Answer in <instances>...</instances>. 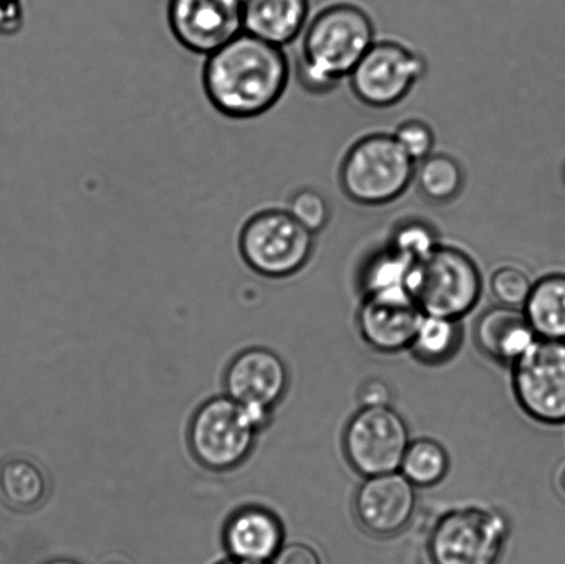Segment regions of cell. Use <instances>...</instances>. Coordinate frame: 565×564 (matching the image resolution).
I'll return each mask as SVG.
<instances>
[{
	"instance_id": "9c48e42d",
	"label": "cell",
	"mask_w": 565,
	"mask_h": 564,
	"mask_svg": "<svg viewBox=\"0 0 565 564\" xmlns=\"http://www.w3.org/2000/svg\"><path fill=\"white\" fill-rule=\"evenodd\" d=\"M406 422L391 406L362 407L343 433V451L364 478L396 472L409 445Z\"/></svg>"
},
{
	"instance_id": "8992f818",
	"label": "cell",
	"mask_w": 565,
	"mask_h": 564,
	"mask_svg": "<svg viewBox=\"0 0 565 564\" xmlns=\"http://www.w3.org/2000/svg\"><path fill=\"white\" fill-rule=\"evenodd\" d=\"M241 256L254 273L270 279L296 275L313 253V234L287 210L267 209L246 220L237 240Z\"/></svg>"
},
{
	"instance_id": "5bb4252c",
	"label": "cell",
	"mask_w": 565,
	"mask_h": 564,
	"mask_svg": "<svg viewBox=\"0 0 565 564\" xmlns=\"http://www.w3.org/2000/svg\"><path fill=\"white\" fill-rule=\"evenodd\" d=\"M424 312L408 291L365 296L358 315L360 333L382 353L409 350Z\"/></svg>"
},
{
	"instance_id": "e0dca14e",
	"label": "cell",
	"mask_w": 565,
	"mask_h": 564,
	"mask_svg": "<svg viewBox=\"0 0 565 564\" xmlns=\"http://www.w3.org/2000/svg\"><path fill=\"white\" fill-rule=\"evenodd\" d=\"M308 0H243V31L285 47L302 32Z\"/></svg>"
},
{
	"instance_id": "3957f363",
	"label": "cell",
	"mask_w": 565,
	"mask_h": 564,
	"mask_svg": "<svg viewBox=\"0 0 565 564\" xmlns=\"http://www.w3.org/2000/svg\"><path fill=\"white\" fill-rule=\"evenodd\" d=\"M483 279L459 248L437 245L413 264L407 291L425 315L461 320L479 302Z\"/></svg>"
},
{
	"instance_id": "4316f807",
	"label": "cell",
	"mask_w": 565,
	"mask_h": 564,
	"mask_svg": "<svg viewBox=\"0 0 565 564\" xmlns=\"http://www.w3.org/2000/svg\"><path fill=\"white\" fill-rule=\"evenodd\" d=\"M398 146L415 163L428 158L435 146L434 130L423 120H407L397 127L395 135Z\"/></svg>"
},
{
	"instance_id": "5b68a950",
	"label": "cell",
	"mask_w": 565,
	"mask_h": 564,
	"mask_svg": "<svg viewBox=\"0 0 565 564\" xmlns=\"http://www.w3.org/2000/svg\"><path fill=\"white\" fill-rule=\"evenodd\" d=\"M415 175V162L396 138L371 135L349 149L341 164L342 191L364 206H380L401 198Z\"/></svg>"
},
{
	"instance_id": "d6986e66",
	"label": "cell",
	"mask_w": 565,
	"mask_h": 564,
	"mask_svg": "<svg viewBox=\"0 0 565 564\" xmlns=\"http://www.w3.org/2000/svg\"><path fill=\"white\" fill-rule=\"evenodd\" d=\"M47 479L35 462L10 458L0 466V499L14 511H33L47 497Z\"/></svg>"
},
{
	"instance_id": "52a82bcc",
	"label": "cell",
	"mask_w": 565,
	"mask_h": 564,
	"mask_svg": "<svg viewBox=\"0 0 565 564\" xmlns=\"http://www.w3.org/2000/svg\"><path fill=\"white\" fill-rule=\"evenodd\" d=\"M509 535L507 519L487 508L447 512L429 540L434 564H497Z\"/></svg>"
},
{
	"instance_id": "f546056e",
	"label": "cell",
	"mask_w": 565,
	"mask_h": 564,
	"mask_svg": "<svg viewBox=\"0 0 565 564\" xmlns=\"http://www.w3.org/2000/svg\"><path fill=\"white\" fill-rule=\"evenodd\" d=\"M392 392L385 381L371 379L364 381L359 390V402L362 407L390 406Z\"/></svg>"
},
{
	"instance_id": "cb8c5ba5",
	"label": "cell",
	"mask_w": 565,
	"mask_h": 564,
	"mask_svg": "<svg viewBox=\"0 0 565 564\" xmlns=\"http://www.w3.org/2000/svg\"><path fill=\"white\" fill-rule=\"evenodd\" d=\"M286 210L303 228L312 232L313 235L323 231L326 225L329 224V204L318 191L301 190L294 193Z\"/></svg>"
},
{
	"instance_id": "30bf717a",
	"label": "cell",
	"mask_w": 565,
	"mask_h": 564,
	"mask_svg": "<svg viewBox=\"0 0 565 564\" xmlns=\"http://www.w3.org/2000/svg\"><path fill=\"white\" fill-rule=\"evenodd\" d=\"M425 70L424 60L403 44L374 42L349 77L360 102L390 108L408 96Z\"/></svg>"
},
{
	"instance_id": "4dcf8cb0",
	"label": "cell",
	"mask_w": 565,
	"mask_h": 564,
	"mask_svg": "<svg viewBox=\"0 0 565 564\" xmlns=\"http://www.w3.org/2000/svg\"><path fill=\"white\" fill-rule=\"evenodd\" d=\"M44 564H82V563L76 562L74 560H66V557H57V560H52Z\"/></svg>"
},
{
	"instance_id": "d4e9b609",
	"label": "cell",
	"mask_w": 565,
	"mask_h": 564,
	"mask_svg": "<svg viewBox=\"0 0 565 564\" xmlns=\"http://www.w3.org/2000/svg\"><path fill=\"white\" fill-rule=\"evenodd\" d=\"M492 295L501 306L522 308L530 296L533 284L522 269L516 267H502L491 276Z\"/></svg>"
},
{
	"instance_id": "603a6c76",
	"label": "cell",
	"mask_w": 565,
	"mask_h": 564,
	"mask_svg": "<svg viewBox=\"0 0 565 564\" xmlns=\"http://www.w3.org/2000/svg\"><path fill=\"white\" fill-rule=\"evenodd\" d=\"M414 262L392 246L376 254L365 265L362 287L365 296L407 291L409 270Z\"/></svg>"
},
{
	"instance_id": "2e32d148",
	"label": "cell",
	"mask_w": 565,
	"mask_h": 564,
	"mask_svg": "<svg viewBox=\"0 0 565 564\" xmlns=\"http://www.w3.org/2000/svg\"><path fill=\"white\" fill-rule=\"evenodd\" d=\"M539 340L523 309L500 306L487 309L475 326V341L486 357L513 364Z\"/></svg>"
},
{
	"instance_id": "d6a6232c",
	"label": "cell",
	"mask_w": 565,
	"mask_h": 564,
	"mask_svg": "<svg viewBox=\"0 0 565 564\" xmlns=\"http://www.w3.org/2000/svg\"><path fill=\"white\" fill-rule=\"evenodd\" d=\"M558 488H561L562 494L565 497V468L558 478Z\"/></svg>"
},
{
	"instance_id": "1f68e13d",
	"label": "cell",
	"mask_w": 565,
	"mask_h": 564,
	"mask_svg": "<svg viewBox=\"0 0 565 564\" xmlns=\"http://www.w3.org/2000/svg\"><path fill=\"white\" fill-rule=\"evenodd\" d=\"M220 564H267V563L246 562V561L234 560V557H231L230 561H225Z\"/></svg>"
},
{
	"instance_id": "ac0fdd59",
	"label": "cell",
	"mask_w": 565,
	"mask_h": 564,
	"mask_svg": "<svg viewBox=\"0 0 565 564\" xmlns=\"http://www.w3.org/2000/svg\"><path fill=\"white\" fill-rule=\"evenodd\" d=\"M523 311L539 339L565 340V275H547L533 284Z\"/></svg>"
},
{
	"instance_id": "7c38bea8",
	"label": "cell",
	"mask_w": 565,
	"mask_h": 564,
	"mask_svg": "<svg viewBox=\"0 0 565 564\" xmlns=\"http://www.w3.org/2000/svg\"><path fill=\"white\" fill-rule=\"evenodd\" d=\"M226 395L269 423L285 397L290 375L282 359L267 348H248L232 359L225 372Z\"/></svg>"
},
{
	"instance_id": "6da1fadb",
	"label": "cell",
	"mask_w": 565,
	"mask_h": 564,
	"mask_svg": "<svg viewBox=\"0 0 565 564\" xmlns=\"http://www.w3.org/2000/svg\"><path fill=\"white\" fill-rule=\"evenodd\" d=\"M290 79L282 47L243 31L209 54L203 68L204 93L220 114L252 119L278 104Z\"/></svg>"
},
{
	"instance_id": "f1b7e54d",
	"label": "cell",
	"mask_w": 565,
	"mask_h": 564,
	"mask_svg": "<svg viewBox=\"0 0 565 564\" xmlns=\"http://www.w3.org/2000/svg\"><path fill=\"white\" fill-rule=\"evenodd\" d=\"M273 564H321L318 552L302 543L282 544Z\"/></svg>"
},
{
	"instance_id": "44dd1931",
	"label": "cell",
	"mask_w": 565,
	"mask_h": 564,
	"mask_svg": "<svg viewBox=\"0 0 565 564\" xmlns=\"http://www.w3.org/2000/svg\"><path fill=\"white\" fill-rule=\"evenodd\" d=\"M450 469L445 446L434 439L409 441L401 464V472L415 488L428 489L440 483Z\"/></svg>"
},
{
	"instance_id": "83f0119b",
	"label": "cell",
	"mask_w": 565,
	"mask_h": 564,
	"mask_svg": "<svg viewBox=\"0 0 565 564\" xmlns=\"http://www.w3.org/2000/svg\"><path fill=\"white\" fill-rule=\"evenodd\" d=\"M25 20V0H0V35L13 36Z\"/></svg>"
},
{
	"instance_id": "4fadbf2b",
	"label": "cell",
	"mask_w": 565,
	"mask_h": 564,
	"mask_svg": "<svg viewBox=\"0 0 565 564\" xmlns=\"http://www.w3.org/2000/svg\"><path fill=\"white\" fill-rule=\"evenodd\" d=\"M415 508V486L397 471L365 478L354 497L359 523L376 538L402 533L413 521Z\"/></svg>"
},
{
	"instance_id": "277c9868",
	"label": "cell",
	"mask_w": 565,
	"mask_h": 564,
	"mask_svg": "<svg viewBox=\"0 0 565 564\" xmlns=\"http://www.w3.org/2000/svg\"><path fill=\"white\" fill-rule=\"evenodd\" d=\"M267 422L228 395L213 397L198 408L188 429L196 461L214 472L232 471L252 455Z\"/></svg>"
},
{
	"instance_id": "8fae6325",
	"label": "cell",
	"mask_w": 565,
	"mask_h": 564,
	"mask_svg": "<svg viewBox=\"0 0 565 564\" xmlns=\"http://www.w3.org/2000/svg\"><path fill=\"white\" fill-rule=\"evenodd\" d=\"M168 19L182 47L207 57L243 32V0H170Z\"/></svg>"
},
{
	"instance_id": "ffe728a7",
	"label": "cell",
	"mask_w": 565,
	"mask_h": 564,
	"mask_svg": "<svg viewBox=\"0 0 565 564\" xmlns=\"http://www.w3.org/2000/svg\"><path fill=\"white\" fill-rule=\"evenodd\" d=\"M461 342L462 329L458 319L424 313L409 350L423 363L441 364L456 357Z\"/></svg>"
},
{
	"instance_id": "7a4b0ae2",
	"label": "cell",
	"mask_w": 565,
	"mask_h": 564,
	"mask_svg": "<svg viewBox=\"0 0 565 564\" xmlns=\"http://www.w3.org/2000/svg\"><path fill=\"white\" fill-rule=\"evenodd\" d=\"M374 43V25L363 9L338 3L320 11L302 39L298 81L310 93H329Z\"/></svg>"
},
{
	"instance_id": "7402d4cb",
	"label": "cell",
	"mask_w": 565,
	"mask_h": 564,
	"mask_svg": "<svg viewBox=\"0 0 565 564\" xmlns=\"http://www.w3.org/2000/svg\"><path fill=\"white\" fill-rule=\"evenodd\" d=\"M418 184L424 195L431 202L454 201L463 187V173L456 159L445 153H430L420 160Z\"/></svg>"
},
{
	"instance_id": "ba28073f",
	"label": "cell",
	"mask_w": 565,
	"mask_h": 564,
	"mask_svg": "<svg viewBox=\"0 0 565 564\" xmlns=\"http://www.w3.org/2000/svg\"><path fill=\"white\" fill-rule=\"evenodd\" d=\"M512 366L523 411L542 424H565V340L539 339Z\"/></svg>"
},
{
	"instance_id": "9a60e30c",
	"label": "cell",
	"mask_w": 565,
	"mask_h": 564,
	"mask_svg": "<svg viewBox=\"0 0 565 564\" xmlns=\"http://www.w3.org/2000/svg\"><path fill=\"white\" fill-rule=\"evenodd\" d=\"M224 544L234 560L267 563L278 554L285 529L268 508L247 506L228 518L224 526Z\"/></svg>"
},
{
	"instance_id": "484cf974",
	"label": "cell",
	"mask_w": 565,
	"mask_h": 564,
	"mask_svg": "<svg viewBox=\"0 0 565 564\" xmlns=\"http://www.w3.org/2000/svg\"><path fill=\"white\" fill-rule=\"evenodd\" d=\"M439 245L435 232L423 223H407L401 226L393 235L392 247L403 256L418 262Z\"/></svg>"
}]
</instances>
